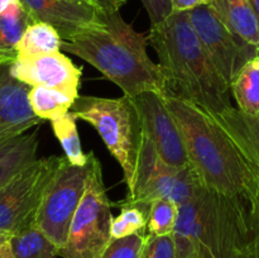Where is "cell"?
<instances>
[{"mask_svg": "<svg viewBox=\"0 0 259 258\" xmlns=\"http://www.w3.org/2000/svg\"><path fill=\"white\" fill-rule=\"evenodd\" d=\"M255 229L248 202L201 186L172 232L176 258H254Z\"/></svg>", "mask_w": 259, "mask_h": 258, "instance_id": "obj_1", "label": "cell"}, {"mask_svg": "<svg viewBox=\"0 0 259 258\" xmlns=\"http://www.w3.org/2000/svg\"><path fill=\"white\" fill-rule=\"evenodd\" d=\"M147 37L158 57L166 96L194 104L209 115L233 106L229 86L205 53L189 13L172 12L163 22L151 27Z\"/></svg>", "mask_w": 259, "mask_h": 258, "instance_id": "obj_2", "label": "cell"}, {"mask_svg": "<svg viewBox=\"0 0 259 258\" xmlns=\"http://www.w3.org/2000/svg\"><path fill=\"white\" fill-rule=\"evenodd\" d=\"M147 47L148 37L137 32L119 12H104L101 24L61 45V50L94 66L124 95L153 91L166 96L163 73Z\"/></svg>", "mask_w": 259, "mask_h": 258, "instance_id": "obj_3", "label": "cell"}, {"mask_svg": "<svg viewBox=\"0 0 259 258\" xmlns=\"http://www.w3.org/2000/svg\"><path fill=\"white\" fill-rule=\"evenodd\" d=\"M164 101L181 132L189 164L204 187L249 201L255 191L252 167L214 119L174 96Z\"/></svg>", "mask_w": 259, "mask_h": 258, "instance_id": "obj_4", "label": "cell"}, {"mask_svg": "<svg viewBox=\"0 0 259 258\" xmlns=\"http://www.w3.org/2000/svg\"><path fill=\"white\" fill-rule=\"evenodd\" d=\"M76 119L93 125L103 139L111 156L123 169L128 195L136 186L137 166L143 141V125L131 96L98 98L78 96L71 106Z\"/></svg>", "mask_w": 259, "mask_h": 258, "instance_id": "obj_5", "label": "cell"}, {"mask_svg": "<svg viewBox=\"0 0 259 258\" xmlns=\"http://www.w3.org/2000/svg\"><path fill=\"white\" fill-rule=\"evenodd\" d=\"M113 218L100 161L90 152L83 195L71 222L66 244L58 250V257L100 258L113 240L110 234Z\"/></svg>", "mask_w": 259, "mask_h": 258, "instance_id": "obj_6", "label": "cell"}, {"mask_svg": "<svg viewBox=\"0 0 259 258\" xmlns=\"http://www.w3.org/2000/svg\"><path fill=\"white\" fill-rule=\"evenodd\" d=\"M202 185L190 166L172 167L161 159L143 129L136 186L123 202L148 206L156 199L172 200L177 205L189 201Z\"/></svg>", "mask_w": 259, "mask_h": 258, "instance_id": "obj_7", "label": "cell"}, {"mask_svg": "<svg viewBox=\"0 0 259 258\" xmlns=\"http://www.w3.org/2000/svg\"><path fill=\"white\" fill-rule=\"evenodd\" d=\"M88 176L85 166L71 164L63 156L35 212L34 222L58 248L67 240L70 225L83 195Z\"/></svg>", "mask_w": 259, "mask_h": 258, "instance_id": "obj_8", "label": "cell"}, {"mask_svg": "<svg viewBox=\"0 0 259 258\" xmlns=\"http://www.w3.org/2000/svg\"><path fill=\"white\" fill-rule=\"evenodd\" d=\"M61 158L34 159L0 190V232L13 235L34 220Z\"/></svg>", "mask_w": 259, "mask_h": 258, "instance_id": "obj_9", "label": "cell"}, {"mask_svg": "<svg viewBox=\"0 0 259 258\" xmlns=\"http://www.w3.org/2000/svg\"><path fill=\"white\" fill-rule=\"evenodd\" d=\"M187 13L210 62L230 89L240 68L259 52L230 32L209 4H200Z\"/></svg>", "mask_w": 259, "mask_h": 258, "instance_id": "obj_10", "label": "cell"}, {"mask_svg": "<svg viewBox=\"0 0 259 258\" xmlns=\"http://www.w3.org/2000/svg\"><path fill=\"white\" fill-rule=\"evenodd\" d=\"M137 106L144 132L163 162L172 167L190 166L181 132L164 101V95L146 91L131 96Z\"/></svg>", "mask_w": 259, "mask_h": 258, "instance_id": "obj_11", "label": "cell"}, {"mask_svg": "<svg viewBox=\"0 0 259 258\" xmlns=\"http://www.w3.org/2000/svg\"><path fill=\"white\" fill-rule=\"evenodd\" d=\"M10 72L28 86H43L60 91L73 100L78 98L82 71L63 53H47L27 58H15Z\"/></svg>", "mask_w": 259, "mask_h": 258, "instance_id": "obj_12", "label": "cell"}, {"mask_svg": "<svg viewBox=\"0 0 259 258\" xmlns=\"http://www.w3.org/2000/svg\"><path fill=\"white\" fill-rule=\"evenodd\" d=\"M35 22H43L55 28L62 40L101 24L104 12L93 4L77 0H20Z\"/></svg>", "mask_w": 259, "mask_h": 258, "instance_id": "obj_13", "label": "cell"}, {"mask_svg": "<svg viewBox=\"0 0 259 258\" xmlns=\"http://www.w3.org/2000/svg\"><path fill=\"white\" fill-rule=\"evenodd\" d=\"M12 62L0 63V144L39 126L43 121L29 105L30 86L17 80L10 72Z\"/></svg>", "mask_w": 259, "mask_h": 258, "instance_id": "obj_14", "label": "cell"}, {"mask_svg": "<svg viewBox=\"0 0 259 258\" xmlns=\"http://www.w3.org/2000/svg\"><path fill=\"white\" fill-rule=\"evenodd\" d=\"M243 154L254 174H259V114L248 115L234 106L210 115Z\"/></svg>", "mask_w": 259, "mask_h": 258, "instance_id": "obj_15", "label": "cell"}, {"mask_svg": "<svg viewBox=\"0 0 259 258\" xmlns=\"http://www.w3.org/2000/svg\"><path fill=\"white\" fill-rule=\"evenodd\" d=\"M209 5L230 32L259 52V23L249 0H211Z\"/></svg>", "mask_w": 259, "mask_h": 258, "instance_id": "obj_16", "label": "cell"}, {"mask_svg": "<svg viewBox=\"0 0 259 258\" xmlns=\"http://www.w3.org/2000/svg\"><path fill=\"white\" fill-rule=\"evenodd\" d=\"M39 129L25 132L0 144V190L24 167L37 159Z\"/></svg>", "mask_w": 259, "mask_h": 258, "instance_id": "obj_17", "label": "cell"}, {"mask_svg": "<svg viewBox=\"0 0 259 258\" xmlns=\"http://www.w3.org/2000/svg\"><path fill=\"white\" fill-rule=\"evenodd\" d=\"M34 22L20 0L12 3L0 13V57L5 61H14L17 58L15 48L18 42L28 25Z\"/></svg>", "mask_w": 259, "mask_h": 258, "instance_id": "obj_18", "label": "cell"}, {"mask_svg": "<svg viewBox=\"0 0 259 258\" xmlns=\"http://www.w3.org/2000/svg\"><path fill=\"white\" fill-rule=\"evenodd\" d=\"M238 110L248 115L259 114V55L240 68L230 83Z\"/></svg>", "mask_w": 259, "mask_h": 258, "instance_id": "obj_19", "label": "cell"}, {"mask_svg": "<svg viewBox=\"0 0 259 258\" xmlns=\"http://www.w3.org/2000/svg\"><path fill=\"white\" fill-rule=\"evenodd\" d=\"M15 258H57L58 248L33 220L8 240Z\"/></svg>", "mask_w": 259, "mask_h": 258, "instance_id": "obj_20", "label": "cell"}, {"mask_svg": "<svg viewBox=\"0 0 259 258\" xmlns=\"http://www.w3.org/2000/svg\"><path fill=\"white\" fill-rule=\"evenodd\" d=\"M61 45L62 38L55 28L47 23L34 22L24 30L15 48V53L17 58L56 53L61 51Z\"/></svg>", "mask_w": 259, "mask_h": 258, "instance_id": "obj_21", "label": "cell"}, {"mask_svg": "<svg viewBox=\"0 0 259 258\" xmlns=\"http://www.w3.org/2000/svg\"><path fill=\"white\" fill-rule=\"evenodd\" d=\"M28 100L33 113L43 121L61 118L75 103L70 96L43 86H32L28 91Z\"/></svg>", "mask_w": 259, "mask_h": 258, "instance_id": "obj_22", "label": "cell"}, {"mask_svg": "<svg viewBox=\"0 0 259 258\" xmlns=\"http://www.w3.org/2000/svg\"><path fill=\"white\" fill-rule=\"evenodd\" d=\"M76 121H77L76 116L68 111L61 118L51 121V124L56 138L58 139L65 152L66 159L75 166H85L88 162V154L83 153L82 151Z\"/></svg>", "mask_w": 259, "mask_h": 258, "instance_id": "obj_23", "label": "cell"}, {"mask_svg": "<svg viewBox=\"0 0 259 258\" xmlns=\"http://www.w3.org/2000/svg\"><path fill=\"white\" fill-rule=\"evenodd\" d=\"M148 206L121 202L120 214L111 220V239H121L137 233H144L148 222Z\"/></svg>", "mask_w": 259, "mask_h": 258, "instance_id": "obj_24", "label": "cell"}, {"mask_svg": "<svg viewBox=\"0 0 259 258\" xmlns=\"http://www.w3.org/2000/svg\"><path fill=\"white\" fill-rule=\"evenodd\" d=\"M179 217V205L172 200L156 199L149 202L147 233L154 235L172 234Z\"/></svg>", "mask_w": 259, "mask_h": 258, "instance_id": "obj_25", "label": "cell"}, {"mask_svg": "<svg viewBox=\"0 0 259 258\" xmlns=\"http://www.w3.org/2000/svg\"><path fill=\"white\" fill-rule=\"evenodd\" d=\"M139 258H176L172 234L154 235L147 233Z\"/></svg>", "mask_w": 259, "mask_h": 258, "instance_id": "obj_26", "label": "cell"}, {"mask_svg": "<svg viewBox=\"0 0 259 258\" xmlns=\"http://www.w3.org/2000/svg\"><path fill=\"white\" fill-rule=\"evenodd\" d=\"M144 233L111 240L100 258H139L144 242Z\"/></svg>", "mask_w": 259, "mask_h": 258, "instance_id": "obj_27", "label": "cell"}, {"mask_svg": "<svg viewBox=\"0 0 259 258\" xmlns=\"http://www.w3.org/2000/svg\"><path fill=\"white\" fill-rule=\"evenodd\" d=\"M141 2L151 20V27L162 23L172 13L171 0H141Z\"/></svg>", "mask_w": 259, "mask_h": 258, "instance_id": "obj_28", "label": "cell"}, {"mask_svg": "<svg viewBox=\"0 0 259 258\" xmlns=\"http://www.w3.org/2000/svg\"><path fill=\"white\" fill-rule=\"evenodd\" d=\"M95 7L103 12H119L128 0H90Z\"/></svg>", "mask_w": 259, "mask_h": 258, "instance_id": "obj_29", "label": "cell"}, {"mask_svg": "<svg viewBox=\"0 0 259 258\" xmlns=\"http://www.w3.org/2000/svg\"><path fill=\"white\" fill-rule=\"evenodd\" d=\"M255 175V191L252 199L248 201V206H249L250 215H252L253 222L259 220V174Z\"/></svg>", "mask_w": 259, "mask_h": 258, "instance_id": "obj_30", "label": "cell"}, {"mask_svg": "<svg viewBox=\"0 0 259 258\" xmlns=\"http://www.w3.org/2000/svg\"><path fill=\"white\" fill-rule=\"evenodd\" d=\"M200 5L199 0H171L172 12H190Z\"/></svg>", "mask_w": 259, "mask_h": 258, "instance_id": "obj_31", "label": "cell"}, {"mask_svg": "<svg viewBox=\"0 0 259 258\" xmlns=\"http://www.w3.org/2000/svg\"><path fill=\"white\" fill-rule=\"evenodd\" d=\"M0 258H15L13 254L12 249H10L9 243H5L2 248H0Z\"/></svg>", "mask_w": 259, "mask_h": 258, "instance_id": "obj_32", "label": "cell"}, {"mask_svg": "<svg viewBox=\"0 0 259 258\" xmlns=\"http://www.w3.org/2000/svg\"><path fill=\"white\" fill-rule=\"evenodd\" d=\"M254 224V229H255V247H254V258H259V220H254L253 222Z\"/></svg>", "mask_w": 259, "mask_h": 258, "instance_id": "obj_33", "label": "cell"}, {"mask_svg": "<svg viewBox=\"0 0 259 258\" xmlns=\"http://www.w3.org/2000/svg\"><path fill=\"white\" fill-rule=\"evenodd\" d=\"M250 5H252L253 10L255 13V17H257L258 23H259V0H249Z\"/></svg>", "mask_w": 259, "mask_h": 258, "instance_id": "obj_34", "label": "cell"}, {"mask_svg": "<svg viewBox=\"0 0 259 258\" xmlns=\"http://www.w3.org/2000/svg\"><path fill=\"white\" fill-rule=\"evenodd\" d=\"M9 238H10L9 234H7V233H2V232H0V248H2L3 245H4L5 243L8 242V240H9Z\"/></svg>", "mask_w": 259, "mask_h": 258, "instance_id": "obj_35", "label": "cell"}, {"mask_svg": "<svg viewBox=\"0 0 259 258\" xmlns=\"http://www.w3.org/2000/svg\"><path fill=\"white\" fill-rule=\"evenodd\" d=\"M200 4H210L211 3V0H199Z\"/></svg>", "mask_w": 259, "mask_h": 258, "instance_id": "obj_36", "label": "cell"}, {"mask_svg": "<svg viewBox=\"0 0 259 258\" xmlns=\"http://www.w3.org/2000/svg\"><path fill=\"white\" fill-rule=\"evenodd\" d=\"M77 2H85V3H89V4H93V3L90 2V0H77ZM94 5V4H93Z\"/></svg>", "mask_w": 259, "mask_h": 258, "instance_id": "obj_37", "label": "cell"}, {"mask_svg": "<svg viewBox=\"0 0 259 258\" xmlns=\"http://www.w3.org/2000/svg\"><path fill=\"white\" fill-rule=\"evenodd\" d=\"M2 62H5V60H4V58L0 57V63H2Z\"/></svg>", "mask_w": 259, "mask_h": 258, "instance_id": "obj_38", "label": "cell"}]
</instances>
